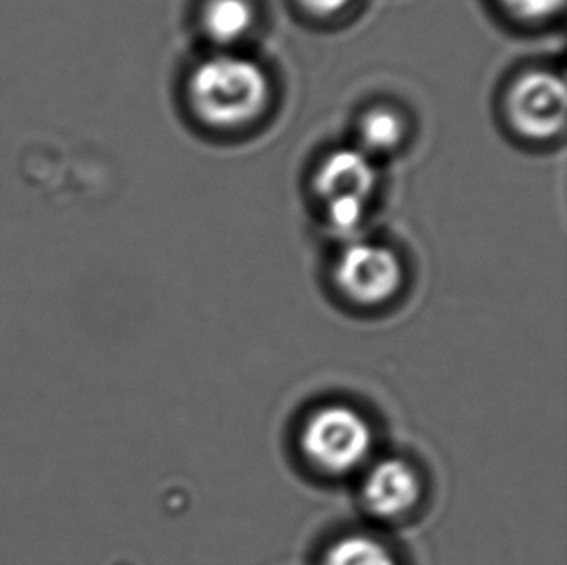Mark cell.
<instances>
[{
  "label": "cell",
  "instance_id": "cell-1",
  "mask_svg": "<svg viewBox=\"0 0 567 565\" xmlns=\"http://www.w3.org/2000/svg\"><path fill=\"white\" fill-rule=\"evenodd\" d=\"M192 109L215 129L252 123L269 101V78L258 62L215 54L199 62L188 84Z\"/></svg>",
  "mask_w": 567,
  "mask_h": 565
},
{
  "label": "cell",
  "instance_id": "cell-2",
  "mask_svg": "<svg viewBox=\"0 0 567 565\" xmlns=\"http://www.w3.org/2000/svg\"><path fill=\"white\" fill-rule=\"evenodd\" d=\"M300 442L312 465L326 473L343 474L369 458L372 430L351 407H323L308 417Z\"/></svg>",
  "mask_w": 567,
  "mask_h": 565
},
{
  "label": "cell",
  "instance_id": "cell-3",
  "mask_svg": "<svg viewBox=\"0 0 567 565\" xmlns=\"http://www.w3.org/2000/svg\"><path fill=\"white\" fill-rule=\"evenodd\" d=\"M515 131L529 140H550L566 124V84L546 70H533L515 82L506 100Z\"/></svg>",
  "mask_w": 567,
  "mask_h": 565
},
{
  "label": "cell",
  "instance_id": "cell-4",
  "mask_svg": "<svg viewBox=\"0 0 567 565\" xmlns=\"http://www.w3.org/2000/svg\"><path fill=\"white\" fill-rule=\"evenodd\" d=\"M336 281L347 298L359 305H382L403 281L399 258L385 246L353 243L339 256Z\"/></svg>",
  "mask_w": 567,
  "mask_h": 565
},
{
  "label": "cell",
  "instance_id": "cell-5",
  "mask_svg": "<svg viewBox=\"0 0 567 565\" xmlns=\"http://www.w3.org/2000/svg\"><path fill=\"white\" fill-rule=\"evenodd\" d=\"M364 505L391 520L411 512L421 497V481L413 466L401 459H385L370 471L362 486Z\"/></svg>",
  "mask_w": 567,
  "mask_h": 565
},
{
  "label": "cell",
  "instance_id": "cell-6",
  "mask_svg": "<svg viewBox=\"0 0 567 565\" xmlns=\"http://www.w3.org/2000/svg\"><path fill=\"white\" fill-rule=\"evenodd\" d=\"M378 183V173L369 153L341 147L330 153L316 175V191L326 199L357 196L367 199Z\"/></svg>",
  "mask_w": 567,
  "mask_h": 565
},
{
  "label": "cell",
  "instance_id": "cell-7",
  "mask_svg": "<svg viewBox=\"0 0 567 565\" xmlns=\"http://www.w3.org/2000/svg\"><path fill=\"white\" fill-rule=\"evenodd\" d=\"M202 23L217 43H235L252 28L254 8L248 0H207Z\"/></svg>",
  "mask_w": 567,
  "mask_h": 565
},
{
  "label": "cell",
  "instance_id": "cell-8",
  "mask_svg": "<svg viewBox=\"0 0 567 565\" xmlns=\"http://www.w3.org/2000/svg\"><path fill=\"white\" fill-rule=\"evenodd\" d=\"M362 152L390 153L399 147L405 136L403 119L390 109H374L361 121L359 129Z\"/></svg>",
  "mask_w": 567,
  "mask_h": 565
},
{
  "label": "cell",
  "instance_id": "cell-9",
  "mask_svg": "<svg viewBox=\"0 0 567 565\" xmlns=\"http://www.w3.org/2000/svg\"><path fill=\"white\" fill-rule=\"evenodd\" d=\"M323 565H398L390 551L369 536L339 538L323 556Z\"/></svg>",
  "mask_w": 567,
  "mask_h": 565
},
{
  "label": "cell",
  "instance_id": "cell-10",
  "mask_svg": "<svg viewBox=\"0 0 567 565\" xmlns=\"http://www.w3.org/2000/svg\"><path fill=\"white\" fill-rule=\"evenodd\" d=\"M367 214V199L357 196H339L328 199V217L339 233H354Z\"/></svg>",
  "mask_w": 567,
  "mask_h": 565
},
{
  "label": "cell",
  "instance_id": "cell-11",
  "mask_svg": "<svg viewBox=\"0 0 567 565\" xmlns=\"http://www.w3.org/2000/svg\"><path fill=\"white\" fill-rule=\"evenodd\" d=\"M509 12L523 20H546L561 12L566 0H502Z\"/></svg>",
  "mask_w": 567,
  "mask_h": 565
},
{
  "label": "cell",
  "instance_id": "cell-12",
  "mask_svg": "<svg viewBox=\"0 0 567 565\" xmlns=\"http://www.w3.org/2000/svg\"><path fill=\"white\" fill-rule=\"evenodd\" d=\"M308 12L316 16H333L346 10L354 0H300Z\"/></svg>",
  "mask_w": 567,
  "mask_h": 565
}]
</instances>
